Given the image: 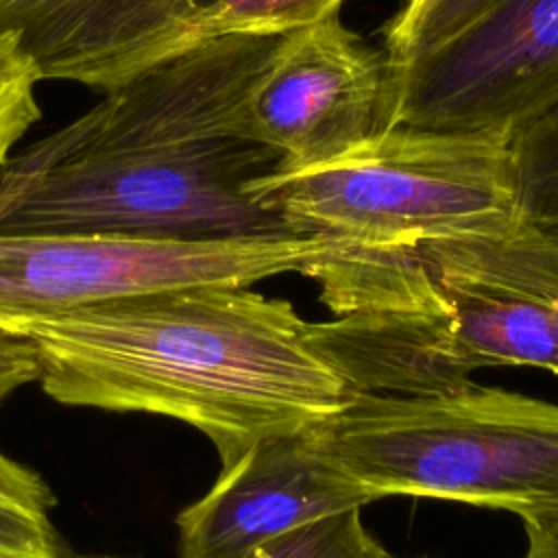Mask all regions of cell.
<instances>
[{
    "label": "cell",
    "mask_w": 558,
    "mask_h": 558,
    "mask_svg": "<svg viewBox=\"0 0 558 558\" xmlns=\"http://www.w3.org/2000/svg\"><path fill=\"white\" fill-rule=\"evenodd\" d=\"M277 39L205 37L13 153L0 168V233L296 235L246 190L279 161L242 135V102Z\"/></svg>",
    "instance_id": "6da1fadb"
},
{
    "label": "cell",
    "mask_w": 558,
    "mask_h": 558,
    "mask_svg": "<svg viewBox=\"0 0 558 558\" xmlns=\"http://www.w3.org/2000/svg\"><path fill=\"white\" fill-rule=\"evenodd\" d=\"M44 392L63 405L187 423L227 466L268 436L340 412L349 384L307 344L286 299L251 286H192L24 325Z\"/></svg>",
    "instance_id": "7a4b0ae2"
},
{
    "label": "cell",
    "mask_w": 558,
    "mask_h": 558,
    "mask_svg": "<svg viewBox=\"0 0 558 558\" xmlns=\"http://www.w3.org/2000/svg\"><path fill=\"white\" fill-rule=\"evenodd\" d=\"M305 277L333 314L305 320V340L353 392H449L486 366L558 375V253L517 222L414 246L338 242Z\"/></svg>",
    "instance_id": "3957f363"
},
{
    "label": "cell",
    "mask_w": 558,
    "mask_h": 558,
    "mask_svg": "<svg viewBox=\"0 0 558 558\" xmlns=\"http://www.w3.org/2000/svg\"><path fill=\"white\" fill-rule=\"evenodd\" d=\"M373 497L462 501L558 523V405L469 384L432 395L355 392L305 429Z\"/></svg>",
    "instance_id": "277c9868"
},
{
    "label": "cell",
    "mask_w": 558,
    "mask_h": 558,
    "mask_svg": "<svg viewBox=\"0 0 558 558\" xmlns=\"http://www.w3.org/2000/svg\"><path fill=\"white\" fill-rule=\"evenodd\" d=\"M248 194L307 238L353 246H414L499 235L517 222L510 135L388 126L340 157L272 168Z\"/></svg>",
    "instance_id": "5b68a950"
},
{
    "label": "cell",
    "mask_w": 558,
    "mask_h": 558,
    "mask_svg": "<svg viewBox=\"0 0 558 558\" xmlns=\"http://www.w3.org/2000/svg\"><path fill=\"white\" fill-rule=\"evenodd\" d=\"M338 242L307 235L146 240L105 233H0V331L118 299L253 286L301 272Z\"/></svg>",
    "instance_id": "8992f818"
},
{
    "label": "cell",
    "mask_w": 558,
    "mask_h": 558,
    "mask_svg": "<svg viewBox=\"0 0 558 558\" xmlns=\"http://www.w3.org/2000/svg\"><path fill=\"white\" fill-rule=\"evenodd\" d=\"M386 65L384 129L512 135L558 107V0H490L442 41Z\"/></svg>",
    "instance_id": "52a82bcc"
},
{
    "label": "cell",
    "mask_w": 558,
    "mask_h": 558,
    "mask_svg": "<svg viewBox=\"0 0 558 558\" xmlns=\"http://www.w3.org/2000/svg\"><path fill=\"white\" fill-rule=\"evenodd\" d=\"M388 65L338 13L281 35L242 102V135L301 170L384 129Z\"/></svg>",
    "instance_id": "ba28073f"
},
{
    "label": "cell",
    "mask_w": 558,
    "mask_h": 558,
    "mask_svg": "<svg viewBox=\"0 0 558 558\" xmlns=\"http://www.w3.org/2000/svg\"><path fill=\"white\" fill-rule=\"evenodd\" d=\"M375 497L329 462L307 432L262 438L177 514L179 558H248L268 541Z\"/></svg>",
    "instance_id": "9c48e42d"
},
{
    "label": "cell",
    "mask_w": 558,
    "mask_h": 558,
    "mask_svg": "<svg viewBox=\"0 0 558 558\" xmlns=\"http://www.w3.org/2000/svg\"><path fill=\"white\" fill-rule=\"evenodd\" d=\"M41 81L111 92L205 39L196 0H0Z\"/></svg>",
    "instance_id": "30bf717a"
},
{
    "label": "cell",
    "mask_w": 558,
    "mask_h": 558,
    "mask_svg": "<svg viewBox=\"0 0 558 558\" xmlns=\"http://www.w3.org/2000/svg\"><path fill=\"white\" fill-rule=\"evenodd\" d=\"M517 225L558 253V107L510 135Z\"/></svg>",
    "instance_id": "8fae6325"
},
{
    "label": "cell",
    "mask_w": 558,
    "mask_h": 558,
    "mask_svg": "<svg viewBox=\"0 0 558 558\" xmlns=\"http://www.w3.org/2000/svg\"><path fill=\"white\" fill-rule=\"evenodd\" d=\"M52 508L44 477L0 451V558H63Z\"/></svg>",
    "instance_id": "7c38bea8"
},
{
    "label": "cell",
    "mask_w": 558,
    "mask_h": 558,
    "mask_svg": "<svg viewBox=\"0 0 558 558\" xmlns=\"http://www.w3.org/2000/svg\"><path fill=\"white\" fill-rule=\"evenodd\" d=\"M344 0H205L201 24L211 35H268L320 22L342 7Z\"/></svg>",
    "instance_id": "4fadbf2b"
},
{
    "label": "cell",
    "mask_w": 558,
    "mask_h": 558,
    "mask_svg": "<svg viewBox=\"0 0 558 558\" xmlns=\"http://www.w3.org/2000/svg\"><path fill=\"white\" fill-rule=\"evenodd\" d=\"M248 558H395L364 525L360 508L294 527Z\"/></svg>",
    "instance_id": "5bb4252c"
},
{
    "label": "cell",
    "mask_w": 558,
    "mask_h": 558,
    "mask_svg": "<svg viewBox=\"0 0 558 558\" xmlns=\"http://www.w3.org/2000/svg\"><path fill=\"white\" fill-rule=\"evenodd\" d=\"M490 0H418L403 2L384 28L386 61L399 63L449 37Z\"/></svg>",
    "instance_id": "9a60e30c"
},
{
    "label": "cell",
    "mask_w": 558,
    "mask_h": 558,
    "mask_svg": "<svg viewBox=\"0 0 558 558\" xmlns=\"http://www.w3.org/2000/svg\"><path fill=\"white\" fill-rule=\"evenodd\" d=\"M39 72L13 33L0 35V168L17 142L41 118L37 102Z\"/></svg>",
    "instance_id": "2e32d148"
},
{
    "label": "cell",
    "mask_w": 558,
    "mask_h": 558,
    "mask_svg": "<svg viewBox=\"0 0 558 558\" xmlns=\"http://www.w3.org/2000/svg\"><path fill=\"white\" fill-rule=\"evenodd\" d=\"M39 377L33 344L22 336L0 331V408L22 386Z\"/></svg>",
    "instance_id": "e0dca14e"
},
{
    "label": "cell",
    "mask_w": 558,
    "mask_h": 558,
    "mask_svg": "<svg viewBox=\"0 0 558 558\" xmlns=\"http://www.w3.org/2000/svg\"><path fill=\"white\" fill-rule=\"evenodd\" d=\"M523 558H558V523L545 527H525Z\"/></svg>",
    "instance_id": "ac0fdd59"
},
{
    "label": "cell",
    "mask_w": 558,
    "mask_h": 558,
    "mask_svg": "<svg viewBox=\"0 0 558 558\" xmlns=\"http://www.w3.org/2000/svg\"><path fill=\"white\" fill-rule=\"evenodd\" d=\"M403 2H418V0H403Z\"/></svg>",
    "instance_id": "d6986e66"
},
{
    "label": "cell",
    "mask_w": 558,
    "mask_h": 558,
    "mask_svg": "<svg viewBox=\"0 0 558 558\" xmlns=\"http://www.w3.org/2000/svg\"><path fill=\"white\" fill-rule=\"evenodd\" d=\"M196 2H198V4H203V2H205V0H196Z\"/></svg>",
    "instance_id": "ffe728a7"
},
{
    "label": "cell",
    "mask_w": 558,
    "mask_h": 558,
    "mask_svg": "<svg viewBox=\"0 0 558 558\" xmlns=\"http://www.w3.org/2000/svg\"><path fill=\"white\" fill-rule=\"evenodd\" d=\"M418 558H432V556H418Z\"/></svg>",
    "instance_id": "44dd1931"
}]
</instances>
